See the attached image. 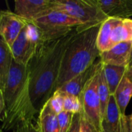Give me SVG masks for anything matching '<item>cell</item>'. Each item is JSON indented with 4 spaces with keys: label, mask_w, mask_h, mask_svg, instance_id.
Here are the masks:
<instances>
[{
    "label": "cell",
    "mask_w": 132,
    "mask_h": 132,
    "mask_svg": "<svg viewBox=\"0 0 132 132\" xmlns=\"http://www.w3.org/2000/svg\"><path fill=\"white\" fill-rule=\"evenodd\" d=\"M77 33L75 29L61 38L42 42L26 66L32 102L39 114L54 93L63 54Z\"/></svg>",
    "instance_id": "6da1fadb"
},
{
    "label": "cell",
    "mask_w": 132,
    "mask_h": 132,
    "mask_svg": "<svg viewBox=\"0 0 132 132\" xmlns=\"http://www.w3.org/2000/svg\"><path fill=\"white\" fill-rule=\"evenodd\" d=\"M2 92L5 103L2 130L9 131L33 122L35 116L39 113L32 102L26 67L12 60Z\"/></svg>",
    "instance_id": "7a4b0ae2"
},
{
    "label": "cell",
    "mask_w": 132,
    "mask_h": 132,
    "mask_svg": "<svg viewBox=\"0 0 132 132\" xmlns=\"http://www.w3.org/2000/svg\"><path fill=\"white\" fill-rule=\"evenodd\" d=\"M101 25L77 32L69 43L63 56L54 92L79 75L100 57L97 39Z\"/></svg>",
    "instance_id": "3957f363"
},
{
    "label": "cell",
    "mask_w": 132,
    "mask_h": 132,
    "mask_svg": "<svg viewBox=\"0 0 132 132\" xmlns=\"http://www.w3.org/2000/svg\"><path fill=\"white\" fill-rule=\"evenodd\" d=\"M51 10L67 14L81 22L80 32L101 25L108 17L92 0H51Z\"/></svg>",
    "instance_id": "277c9868"
},
{
    "label": "cell",
    "mask_w": 132,
    "mask_h": 132,
    "mask_svg": "<svg viewBox=\"0 0 132 132\" xmlns=\"http://www.w3.org/2000/svg\"><path fill=\"white\" fill-rule=\"evenodd\" d=\"M31 22H34L39 28L43 41L61 38L75 29L79 32L82 27L81 22L77 19L51 9Z\"/></svg>",
    "instance_id": "5b68a950"
},
{
    "label": "cell",
    "mask_w": 132,
    "mask_h": 132,
    "mask_svg": "<svg viewBox=\"0 0 132 132\" xmlns=\"http://www.w3.org/2000/svg\"><path fill=\"white\" fill-rule=\"evenodd\" d=\"M42 42L43 40L39 28L34 22H27L11 46L13 60L26 67Z\"/></svg>",
    "instance_id": "8992f818"
},
{
    "label": "cell",
    "mask_w": 132,
    "mask_h": 132,
    "mask_svg": "<svg viewBox=\"0 0 132 132\" xmlns=\"http://www.w3.org/2000/svg\"><path fill=\"white\" fill-rule=\"evenodd\" d=\"M99 73L86 86L79 98L82 106V116L97 131L102 132V118L101 111V103L98 95Z\"/></svg>",
    "instance_id": "52a82bcc"
},
{
    "label": "cell",
    "mask_w": 132,
    "mask_h": 132,
    "mask_svg": "<svg viewBox=\"0 0 132 132\" xmlns=\"http://www.w3.org/2000/svg\"><path fill=\"white\" fill-rule=\"evenodd\" d=\"M27 22L9 10L0 11V36L10 48Z\"/></svg>",
    "instance_id": "ba28073f"
},
{
    "label": "cell",
    "mask_w": 132,
    "mask_h": 132,
    "mask_svg": "<svg viewBox=\"0 0 132 132\" xmlns=\"http://www.w3.org/2000/svg\"><path fill=\"white\" fill-rule=\"evenodd\" d=\"M103 67V63L100 57L86 70L76 76L70 81L63 85L59 90L60 92L79 97L82 94L86 86L92 80V79L101 71Z\"/></svg>",
    "instance_id": "9c48e42d"
},
{
    "label": "cell",
    "mask_w": 132,
    "mask_h": 132,
    "mask_svg": "<svg viewBox=\"0 0 132 132\" xmlns=\"http://www.w3.org/2000/svg\"><path fill=\"white\" fill-rule=\"evenodd\" d=\"M51 8V0H16L14 12L30 22L38 18Z\"/></svg>",
    "instance_id": "30bf717a"
},
{
    "label": "cell",
    "mask_w": 132,
    "mask_h": 132,
    "mask_svg": "<svg viewBox=\"0 0 132 132\" xmlns=\"http://www.w3.org/2000/svg\"><path fill=\"white\" fill-rule=\"evenodd\" d=\"M125 116L121 114L114 95H111L108 108L101 120V131L126 132Z\"/></svg>",
    "instance_id": "8fae6325"
},
{
    "label": "cell",
    "mask_w": 132,
    "mask_h": 132,
    "mask_svg": "<svg viewBox=\"0 0 132 132\" xmlns=\"http://www.w3.org/2000/svg\"><path fill=\"white\" fill-rule=\"evenodd\" d=\"M131 47L132 42L120 43L110 50L101 53V61L104 65H114L128 67Z\"/></svg>",
    "instance_id": "7c38bea8"
},
{
    "label": "cell",
    "mask_w": 132,
    "mask_h": 132,
    "mask_svg": "<svg viewBox=\"0 0 132 132\" xmlns=\"http://www.w3.org/2000/svg\"><path fill=\"white\" fill-rule=\"evenodd\" d=\"M111 18L129 19L132 16V0H92Z\"/></svg>",
    "instance_id": "4fadbf2b"
},
{
    "label": "cell",
    "mask_w": 132,
    "mask_h": 132,
    "mask_svg": "<svg viewBox=\"0 0 132 132\" xmlns=\"http://www.w3.org/2000/svg\"><path fill=\"white\" fill-rule=\"evenodd\" d=\"M114 97L121 114L126 115V108L132 97V70L131 68H128L115 90Z\"/></svg>",
    "instance_id": "5bb4252c"
},
{
    "label": "cell",
    "mask_w": 132,
    "mask_h": 132,
    "mask_svg": "<svg viewBox=\"0 0 132 132\" xmlns=\"http://www.w3.org/2000/svg\"><path fill=\"white\" fill-rule=\"evenodd\" d=\"M121 19L108 17L101 25L97 39V46L101 53L105 52L111 48V35L113 28L120 22Z\"/></svg>",
    "instance_id": "9a60e30c"
},
{
    "label": "cell",
    "mask_w": 132,
    "mask_h": 132,
    "mask_svg": "<svg viewBox=\"0 0 132 132\" xmlns=\"http://www.w3.org/2000/svg\"><path fill=\"white\" fill-rule=\"evenodd\" d=\"M12 60L11 48L0 36V89L2 90L6 84Z\"/></svg>",
    "instance_id": "2e32d148"
},
{
    "label": "cell",
    "mask_w": 132,
    "mask_h": 132,
    "mask_svg": "<svg viewBox=\"0 0 132 132\" xmlns=\"http://www.w3.org/2000/svg\"><path fill=\"white\" fill-rule=\"evenodd\" d=\"M37 124L40 132H59L57 115L52 111L48 102L42 108Z\"/></svg>",
    "instance_id": "e0dca14e"
},
{
    "label": "cell",
    "mask_w": 132,
    "mask_h": 132,
    "mask_svg": "<svg viewBox=\"0 0 132 132\" xmlns=\"http://www.w3.org/2000/svg\"><path fill=\"white\" fill-rule=\"evenodd\" d=\"M132 42V19H121L113 28L111 35V46L123 43Z\"/></svg>",
    "instance_id": "ac0fdd59"
},
{
    "label": "cell",
    "mask_w": 132,
    "mask_h": 132,
    "mask_svg": "<svg viewBox=\"0 0 132 132\" xmlns=\"http://www.w3.org/2000/svg\"><path fill=\"white\" fill-rule=\"evenodd\" d=\"M128 68V67H125L103 64V72L111 95L114 94L115 90L118 88L120 82L121 81Z\"/></svg>",
    "instance_id": "d6986e66"
},
{
    "label": "cell",
    "mask_w": 132,
    "mask_h": 132,
    "mask_svg": "<svg viewBox=\"0 0 132 132\" xmlns=\"http://www.w3.org/2000/svg\"><path fill=\"white\" fill-rule=\"evenodd\" d=\"M98 95L101 103V118L105 114L106 109L108 108V104L109 102V99L111 97V94L109 91V88L108 84L106 82L104 74L103 72V67L99 73V83H98ZM102 120V118H101Z\"/></svg>",
    "instance_id": "ffe728a7"
},
{
    "label": "cell",
    "mask_w": 132,
    "mask_h": 132,
    "mask_svg": "<svg viewBox=\"0 0 132 132\" xmlns=\"http://www.w3.org/2000/svg\"><path fill=\"white\" fill-rule=\"evenodd\" d=\"M63 95V111L73 114L80 113L82 106L79 97L62 93Z\"/></svg>",
    "instance_id": "44dd1931"
},
{
    "label": "cell",
    "mask_w": 132,
    "mask_h": 132,
    "mask_svg": "<svg viewBox=\"0 0 132 132\" xmlns=\"http://www.w3.org/2000/svg\"><path fill=\"white\" fill-rule=\"evenodd\" d=\"M47 102L52 111L56 115L63 111V95L59 90L55 91Z\"/></svg>",
    "instance_id": "7402d4cb"
},
{
    "label": "cell",
    "mask_w": 132,
    "mask_h": 132,
    "mask_svg": "<svg viewBox=\"0 0 132 132\" xmlns=\"http://www.w3.org/2000/svg\"><path fill=\"white\" fill-rule=\"evenodd\" d=\"M73 114L63 111L57 115L58 118V125H59V132H67L72 121Z\"/></svg>",
    "instance_id": "603a6c76"
},
{
    "label": "cell",
    "mask_w": 132,
    "mask_h": 132,
    "mask_svg": "<svg viewBox=\"0 0 132 132\" xmlns=\"http://www.w3.org/2000/svg\"><path fill=\"white\" fill-rule=\"evenodd\" d=\"M80 119L81 112L74 114L73 115L70 127L67 132H80Z\"/></svg>",
    "instance_id": "cb8c5ba5"
},
{
    "label": "cell",
    "mask_w": 132,
    "mask_h": 132,
    "mask_svg": "<svg viewBox=\"0 0 132 132\" xmlns=\"http://www.w3.org/2000/svg\"><path fill=\"white\" fill-rule=\"evenodd\" d=\"M15 132H40L38 124L35 125L33 122L26 125L20 126L15 129Z\"/></svg>",
    "instance_id": "d4e9b609"
},
{
    "label": "cell",
    "mask_w": 132,
    "mask_h": 132,
    "mask_svg": "<svg viewBox=\"0 0 132 132\" xmlns=\"http://www.w3.org/2000/svg\"><path fill=\"white\" fill-rule=\"evenodd\" d=\"M80 132H98L91 125H90L82 116L80 119Z\"/></svg>",
    "instance_id": "484cf974"
},
{
    "label": "cell",
    "mask_w": 132,
    "mask_h": 132,
    "mask_svg": "<svg viewBox=\"0 0 132 132\" xmlns=\"http://www.w3.org/2000/svg\"><path fill=\"white\" fill-rule=\"evenodd\" d=\"M125 129L126 132H132V114L125 116Z\"/></svg>",
    "instance_id": "4316f807"
},
{
    "label": "cell",
    "mask_w": 132,
    "mask_h": 132,
    "mask_svg": "<svg viewBox=\"0 0 132 132\" xmlns=\"http://www.w3.org/2000/svg\"><path fill=\"white\" fill-rule=\"evenodd\" d=\"M5 107V103H4V97H3V92L0 89V114L3 111Z\"/></svg>",
    "instance_id": "83f0119b"
},
{
    "label": "cell",
    "mask_w": 132,
    "mask_h": 132,
    "mask_svg": "<svg viewBox=\"0 0 132 132\" xmlns=\"http://www.w3.org/2000/svg\"><path fill=\"white\" fill-rule=\"evenodd\" d=\"M132 67V47H131V56H130V62H129V65H128V68Z\"/></svg>",
    "instance_id": "f1b7e54d"
},
{
    "label": "cell",
    "mask_w": 132,
    "mask_h": 132,
    "mask_svg": "<svg viewBox=\"0 0 132 132\" xmlns=\"http://www.w3.org/2000/svg\"><path fill=\"white\" fill-rule=\"evenodd\" d=\"M0 132H2V131H1V130H0Z\"/></svg>",
    "instance_id": "f546056e"
},
{
    "label": "cell",
    "mask_w": 132,
    "mask_h": 132,
    "mask_svg": "<svg viewBox=\"0 0 132 132\" xmlns=\"http://www.w3.org/2000/svg\"><path fill=\"white\" fill-rule=\"evenodd\" d=\"M131 70H132V67H131Z\"/></svg>",
    "instance_id": "4dcf8cb0"
}]
</instances>
